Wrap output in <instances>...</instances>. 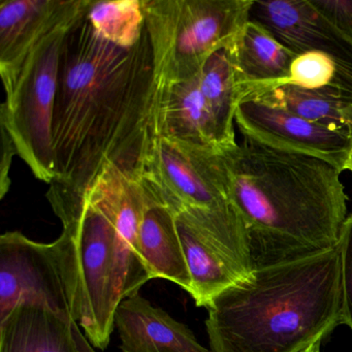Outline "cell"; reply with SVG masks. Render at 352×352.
<instances>
[{
  "label": "cell",
  "mask_w": 352,
  "mask_h": 352,
  "mask_svg": "<svg viewBox=\"0 0 352 352\" xmlns=\"http://www.w3.org/2000/svg\"><path fill=\"white\" fill-rule=\"evenodd\" d=\"M90 0H5L0 5V75H13L49 32L86 9Z\"/></svg>",
  "instance_id": "cell-12"
},
{
  "label": "cell",
  "mask_w": 352,
  "mask_h": 352,
  "mask_svg": "<svg viewBox=\"0 0 352 352\" xmlns=\"http://www.w3.org/2000/svg\"><path fill=\"white\" fill-rule=\"evenodd\" d=\"M302 352H320V343L314 344V345L311 346Z\"/></svg>",
  "instance_id": "cell-25"
},
{
  "label": "cell",
  "mask_w": 352,
  "mask_h": 352,
  "mask_svg": "<svg viewBox=\"0 0 352 352\" xmlns=\"http://www.w3.org/2000/svg\"><path fill=\"white\" fill-rule=\"evenodd\" d=\"M114 325L123 352H209L187 325L152 306L139 292L120 302Z\"/></svg>",
  "instance_id": "cell-15"
},
{
  "label": "cell",
  "mask_w": 352,
  "mask_h": 352,
  "mask_svg": "<svg viewBox=\"0 0 352 352\" xmlns=\"http://www.w3.org/2000/svg\"><path fill=\"white\" fill-rule=\"evenodd\" d=\"M140 254L152 279L170 280L190 292L191 278L177 230L176 214L152 199L139 232Z\"/></svg>",
  "instance_id": "cell-17"
},
{
  "label": "cell",
  "mask_w": 352,
  "mask_h": 352,
  "mask_svg": "<svg viewBox=\"0 0 352 352\" xmlns=\"http://www.w3.org/2000/svg\"><path fill=\"white\" fill-rule=\"evenodd\" d=\"M230 201L255 269L335 248L347 218L341 170L320 158L243 140L223 151Z\"/></svg>",
  "instance_id": "cell-2"
},
{
  "label": "cell",
  "mask_w": 352,
  "mask_h": 352,
  "mask_svg": "<svg viewBox=\"0 0 352 352\" xmlns=\"http://www.w3.org/2000/svg\"><path fill=\"white\" fill-rule=\"evenodd\" d=\"M234 122L245 140L288 153L320 158L347 170L352 135L300 118L256 100L238 104Z\"/></svg>",
  "instance_id": "cell-10"
},
{
  "label": "cell",
  "mask_w": 352,
  "mask_h": 352,
  "mask_svg": "<svg viewBox=\"0 0 352 352\" xmlns=\"http://www.w3.org/2000/svg\"><path fill=\"white\" fill-rule=\"evenodd\" d=\"M206 308L211 352L305 351L342 324L337 246L256 267Z\"/></svg>",
  "instance_id": "cell-3"
},
{
  "label": "cell",
  "mask_w": 352,
  "mask_h": 352,
  "mask_svg": "<svg viewBox=\"0 0 352 352\" xmlns=\"http://www.w3.org/2000/svg\"><path fill=\"white\" fill-rule=\"evenodd\" d=\"M337 248L341 263L342 323L352 331V213L342 226Z\"/></svg>",
  "instance_id": "cell-22"
},
{
  "label": "cell",
  "mask_w": 352,
  "mask_h": 352,
  "mask_svg": "<svg viewBox=\"0 0 352 352\" xmlns=\"http://www.w3.org/2000/svg\"><path fill=\"white\" fill-rule=\"evenodd\" d=\"M86 17L100 38L122 48L135 46L146 30L143 0H90Z\"/></svg>",
  "instance_id": "cell-20"
},
{
  "label": "cell",
  "mask_w": 352,
  "mask_h": 352,
  "mask_svg": "<svg viewBox=\"0 0 352 352\" xmlns=\"http://www.w3.org/2000/svg\"><path fill=\"white\" fill-rule=\"evenodd\" d=\"M158 129L160 137L192 147L224 151L199 88V75L160 89Z\"/></svg>",
  "instance_id": "cell-16"
},
{
  "label": "cell",
  "mask_w": 352,
  "mask_h": 352,
  "mask_svg": "<svg viewBox=\"0 0 352 352\" xmlns=\"http://www.w3.org/2000/svg\"><path fill=\"white\" fill-rule=\"evenodd\" d=\"M347 170H350L352 173V149L351 153H350L349 160H348Z\"/></svg>",
  "instance_id": "cell-26"
},
{
  "label": "cell",
  "mask_w": 352,
  "mask_h": 352,
  "mask_svg": "<svg viewBox=\"0 0 352 352\" xmlns=\"http://www.w3.org/2000/svg\"><path fill=\"white\" fill-rule=\"evenodd\" d=\"M245 100H256L300 118L352 135V91L336 85L305 89L283 84Z\"/></svg>",
  "instance_id": "cell-18"
},
{
  "label": "cell",
  "mask_w": 352,
  "mask_h": 352,
  "mask_svg": "<svg viewBox=\"0 0 352 352\" xmlns=\"http://www.w3.org/2000/svg\"><path fill=\"white\" fill-rule=\"evenodd\" d=\"M312 7L352 43V0H309Z\"/></svg>",
  "instance_id": "cell-23"
},
{
  "label": "cell",
  "mask_w": 352,
  "mask_h": 352,
  "mask_svg": "<svg viewBox=\"0 0 352 352\" xmlns=\"http://www.w3.org/2000/svg\"><path fill=\"white\" fill-rule=\"evenodd\" d=\"M87 8L49 32L19 69L3 80L6 100L0 108V125L13 138L32 174L48 184L54 179L52 122L63 41Z\"/></svg>",
  "instance_id": "cell-6"
},
{
  "label": "cell",
  "mask_w": 352,
  "mask_h": 352,
  "mask_svg": "<svg viewBox=\"0 0 352 352\" xmlns=\"http://www.w3.org/2000/svg\"><path fill=\"white\" fill-rule=\"evenodd\" d=\"M176 223L190 274L189 294L197 307H207L254 271L248 234L232 203L182 208L176 213Z\"/></svg>",
  "instance_id": "cell-7"
},
{
  "label": "cell",
  "mask_w": 352,
  "mask_h": 352,
  "mask_svg": "<svg viewBox=\"0 0 352 352\" xmlns=\"http://www.w3.org/2000/svg\"><path fill=\"white\" fill-rule=\"evenodd\" d=\"M199 88L215 123L222 150L238 145L234 117L241 96L226 49L208 59L199 74Z\"/></svg>",
  "instance_id": "cell-19"
},
{
  "label": "cell",
  "mask_w": 352,
  "mask_h": 352,
  "mask_svg": "<svg viewBox=\"0 0 352 352\" xmlns=\"http://www.w3.org/2000/svg\"><path fill=\"white\" fill-rule=\"evenodd\" d=\"M253 0H143L160 89L192 79L249 21Z\"/></svg>",
  "instance_id": "cell-5"
},
{
  "label": "cell",
  "mask_w": 352,
  "mask_h": 352,
  "mask_svg": "<svg viewBox=\"0 0 352 352\" xmlns=\"http://www.w3.org/2000/svg\"><path fill=\"white\" fill-rule=\"evenodd\" d=\"M154 201L175 214L186 207L232 203L223 151L192 147L160 137L151 178L145 185Z\"/></svg>",
  "instance_id": "cell-9"
},
{
  "label": "cell",
  "mask_w": 352,
  "mask_h": 352,
  "mask_svg": "<svg viewBox=\"0 0 352 352\" xmlns=\"http://www.w3.org/2000/svg\"><path fill=\"white\" fill-rule=\"evenodd\" d=\"M249 21L263 26L294 54L324 53L337 67L333 85L352 91V43L309 0H253Z\"/></svg>",
  "instance_id": "cell-11"
},
{
  "label": "cell",
  "mask_w": 352,
  "mask_h": 352,
  "mask_svg": "<svg viewBox=\"0 0 352 352\" xmlns=\"http://www.w3.org/2000/svg\"><path fill=\"white\" fill-rule=\"evenodd\" d=\"M0 352H96L77 321L38 305H20L0 320Z\"/></svg>",
  "instance_id": "cell-13"
},
{
  "label": "cell",
  "mask_w": 352,
  "mask_h": 352,
  "mask_svg": "<svg viewBox=\"0 0 352 352\" xmlns=\"http://www.w3.org/2000/svg\"><path fill=\"white\" fill-rule=\"evenodd\" d=\"M59 239L75 287L74 319L94 347L106 349L119 305L151 276L111 216L89 201Z\"/></svg>",
  "instance_id": "cell-4"
},
{
  "label": "cell",
  "mask_w": 352,
  "mask_h": 352,
  "mask_svg": "<svg viewBox=\"0 0 352 352\" xmlns=\"http://www.w3.org/2000/svg\"><path fill=\"white\" fill-rule=\"evenodd\" d=\"M1 162H0V199H3L11 186L10 179V168H11L12 160L15 155H19L17 147L13 138L10 135L6 127L1 126Z\"/></svg>",
  "instance_id": "cell-24"
},
{
  "label": "cell",
  "mask_w": 352,
  "mask_h": 352,
  "mask_svg": "<svg viewBox=\"0 0 352 352\" xmlns=\"http://www.w3.org/2000/svg\"><path fill=\"white\" fill-rule=\"evenodd\" d=\"M75 287L60 239L34 242L20 232L0 236V320L20 305L47 307L74 319Z\"/></svg>",
  "instance_id": "cell-8"
},
{
  "label": "cell",
  "mask_w": 352,
  "mask_h": 352,
  "mask_svg": "<svg viewBox=\"0 0 352 352\" xmlns=\"http://www.w3.org/2000/svg\"><path fill=\"white\" fill-rule=\"evenodd\" d=\"M86 13L63 41L53 114L47 197L63 224L79 219L107 166L147 184L160 140V88L147 28L135 46L122 48L100 38Z\"/></svg>",
  "instance_id": "cell-1"
},
{
  "label": "cell",
  "mask_w": 352,
  "mask_h": 352,
  "mask_svg": "<svg viewBox=\"0 0 352 352\" xmlns=\"http://www.w3.org/2000/svg\"><path fill=\"white\" fill-rule=\"evenodd\" d=\"M226 51L240 90L241 102L287 84L290 67L298 56L265 28L252 21L245 24Z\"/></svg>",
  "instance_id": "cell-14"
},
{
  "label": "cell",
  "mask_w": 352,
  "mask_h": 352,
  "mask_svg": "<svg viewBox=\"0 0 352 352\" xmlns=\"http://www.w3.org/2000/svg\"><path fill=\"white\" fill-rule=\"evenodd\" d=\"M337 78L335 63L324 53L307 52L298 55L290 67L287 84L305 89H319L333 85Z\"/></svg>",
  "instance_id": "cell-21"
}]
</instances>
